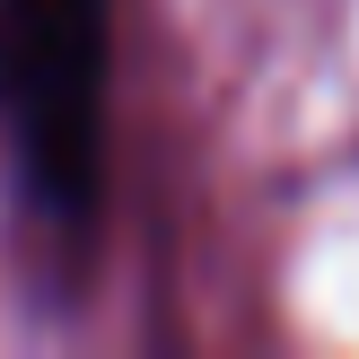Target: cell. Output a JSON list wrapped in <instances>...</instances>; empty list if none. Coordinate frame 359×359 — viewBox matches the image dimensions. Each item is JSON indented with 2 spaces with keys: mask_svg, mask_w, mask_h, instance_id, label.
Instances as JSON below:
<instances>
[{
  "mask_svg": "<svg viewBox=\"0 0 359 359\" xmlns=\"http://www.w3.org/2000/svg\"><path fill=\"white\" fill-rule=\"evenodd\" d=\"M0 123L35 202L88 219L105 184V0H0Z\"/></svg>",
  "mask_w": 359,
  "mask_h": 359,
  "instance_id": "1",
  "label": "cell"
}]
</instances>
